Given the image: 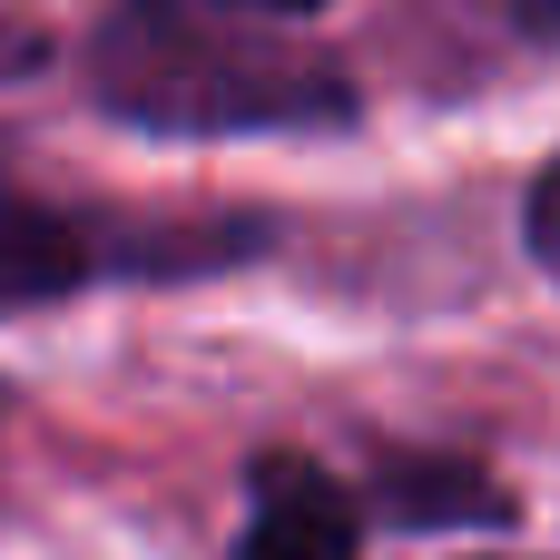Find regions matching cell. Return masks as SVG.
I'll list each match as a JSON object with an SVG mask.
<instances>
[{
	"mask_svg": "<svg viewBox=\"0 0 560 560\" xmlns=\"http://www.w3.org/2000/svg\"><path fill=\"white\" fill-rule=\"evenodd\" d=\"M89 98L158 138H236V128H345L354 89L325 49L266 39L207 0H108L89 30Z\"/></svg>",
	"mask_w": 560,
	"mask_h": 560,
	"instance_id": "obj_1",
	"label": "cell"
},
{
	"mask_svg": "<svg viewBox=\"0 0 560 560\" xmlns=\"http://www.w3.org/2000/svg\"><path fill=\"white\" fill-rule=\"evenodd\" d=\"M177 256H207V246H167V236H128V226H98L79 207H49V197H20L0 177V305H49L89 276H118V266H177Z\"/></svg>",
	"mask_w": 560,
	"mask_h": 560,
	"instance_id": "obj_2",
	"label": "cell"
},
{
	"mask_svg": "<svg viewBox=\"0 0 560 560\" xmlns=\"http://www.w3.org/2000/svg\"><path fill=\"white\" fill-rule=\"evenodd\" d=\"M354 551H364V522H354L335 472H315L295 453H266L246 472V541H236V560H354Z\"/></svg>",
	"mask_w": 560,
	"mask_h": 560,
	"instance_id": "obj_3",
	"label": "cell"
},
{
	"mask_svg": "<svg viewBox=\"0 0 560 560\" xmlns=\"http://www.w3.org/2000/svg\"><path fill=\"white\" fill-rule=\"evenodd\" d=\"M374 502L394 522H502V492L472 463H384Z\"/></svg>",
	"mask_w": 560,
	"mask_h": 560,
	"instance_id": "obj_4",
	"label": "cell"
},
{
	"mask_svg": "<svg viewBox=\"0 0 560 560\" xmlns=\"http://www.w3.org/2000/svg\"><path fill=\"white\" fill-rule=\"evenodd\" d=\"M522 236H532V256H541V276L560 285V158L532 177V207H522Z\"/></svg>",
	"mask_w": 560,
	"mask_h": 560,
	"instance_id": "obj_5",
	"label": "cell"
},
{
	"mask_svg": "<svg viewBox=\"0 0 560 560\" xmlns=\"http://www.w3.org/2000/svg\"><path fill=\"white\" fill-rule=\"evenodd\" d=\"M30 69H49V39H39L30 20L0 10V79H30Z\"/></svg>",
	"mask_w": 560,
	"mask_h": 560,
	"instance_id": "obj_6",
	"label": "cell"
},
{
	"mask_svg": "<svg viewBox=\"0 0 560 560\" xmlns=\"http://www.w3.org/2000/svg\"><path fill=\"white\" fill-rule=\"evenodd\" d=\"M207 10H276V20H295V10H325V0H207Z\"/></svg>",
	"mask_w": 560,
	"mask_h": 560,
	"instance_id": "obj_7",
	"label": "cell"
},
{
	"mask_svg": "<svg viewBox=\"0 0 560 560\" xmlns=\"http://www.w3.org/2000/svg\"><path fill=\"white\" fill-rule=\"evenodd\" d=\"M541 10H551V20H560V0H541Z\"/></svg>",
	"mask_w": 560,
	"mask_h": 560,
	"instance_id": "obj_8",
	"label": "cell"
}]
</instances>
